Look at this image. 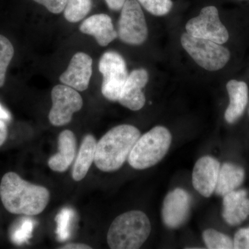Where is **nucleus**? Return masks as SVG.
Here are the masks:
<instances>
[{
    "label": "nucleus",
    "instance_id": "nucleus-1",
    "mask_svg": "<svg viewBox=\"0 0 249 249\" xmlns=\"http://www.w3.org/2000/svg\"><path fill=\"white\" fill-rule=\"evenodd\" d=\"M0 198L10 213L34 216L45 211L50 193L45 187L28 182L17 173L9 172L1 178Z\"/></svg>",
    "mask_w": 249,
    "mask_h": 249
},
{
    "label": "nucleus",
    "instance_id": "nucleus-2",
    "mask_svg": "<svg viewBox=\"0 0 249 249\" xmlns=\"http://www.w3.org/2000/svg\"><path fill=\"white\" fill-rule=\"evenodd\" d=\"M141 137L138 128L131 124L113 127L96 144L94 163L106 173L120 169Z\"/></svg>",
    "mask_w": 249,
    "mask_h": 249
},
{
    "label": "nucleus",
    "instance_id": "nucleus-3",
    "mask_svg": "<svg viewBox=\"0 0 249 249\" xmlns=\"http://www.w3.org/2000/svg\"><path fill=\"white\" fill-rule=\"evenodd\" d=\"M151 224L146 214L132 211L118 216L108 231L107 241L111 249H137L147 240Z\"/></svg>",
    "mask_w": 249,
    "mask_h": 249
},
{
    "label": "nucleus",
    "instance_id": "nucleus-4",
    "mask_svg": "<svg viewBox=\"0 0 249 249\" xmlns=\"http://www.w3.org/2000/svg\"><path fill=\"white\" fill-rule=\"evenodd\" d=\"M171 142L170 131L163 126H156L139 137L127 159L129 164L136 170L151 168L164 158Z\"/></svg>",
    "mask_w": 249,
    "mask_h": 249
},
{
    "label": "nucleus",
    "instance_id": "nucleus-5",
    "mask_svg": "<svg viewBox=\"0 0 249 249\" xmlns=\"http://www.w3.org/2000/svg\"><path fill=\"white\" fill-rule=\"evenodd\" d=\"M181 46L199 66L209 71L222 70L231 58L229 49L211 40L194 37L187 33L181 36Z\"/></svg>",
    "mask_w": 249,
    "mask_h": 249
},
{
    "label": "nucleus",
    "instance_id": "nucleus-6",
    "mask_svg": "<svg viewBox=\"0 0 249 249\" xmlns=\"http://www.w3.org/2000/svg\"><path fill=\"white\" fill-rule=\"evenodd\" d=\"M118 22V37L129 45H141L146 41L148 29L142 6L137 0H126Z\"/></svg>",
    "mask_w": 249,
    "mask_h": 249
},
{
    "label": "nucleus",
    "instance_id": "nucleus-7",
    "mask_svg": "<svg viewBox=\"0 0 249 249\" xmlns=\"http://www.w3.org/2000/svg\"><path fill=\"white\" fill-rule=\"evenodd\" d=\"M103 79L101 91L108 101L116 102L128 78L127 65L122 55L113 51L106 52L98 64Z\"/></svg>",
    "mask_w": 249,
    "mask_h": 249
},
{
    "label": "nucleus",
    "instance_id": "nucleus-8",
    "mask_svg": "<svg viewBox=\"0 0 249 249\" xmlns=\"http://www.w3.org/2000/svg\"><path fill=\"white\" fill-rule=\"evenodd\" d=\"M186 30L187 34L192 36L220 45L226 43L229 39V31L221 22L219 11L214 6L203 8L199 16L187 22Z\"/></svg>",
    "mask_w": 249,
    "mask_h": 249
},
{
    "label": "nucleus",
    "instance_id": "nucleus-9",
    "mask_svg": "<svg viewBox=\"0 0 249 249\" xmlns=\"http://www.w3.org/2000/svg\"><path fill=\"white\" fill-rule=\"evenodd\" d=\"M52 107L49 120L54 126L60 127L70 124L73 114L80 111L83 101L77 90L65 85H58L52 91Z\"/></svg>",
    "mask_w": 249,
    "mask_h": 249
},
{
    "label": "nucleus",
    "instance_id": "nucleus-10",
    "mask_svg": "<svg viewBox=\"0 0 249 249\" xmlns=\"http://www.w3.org/2000/svg\"><path fill=\"white\" fill-rule=\"evenodd\" d=\"M192 198L182 188L170 191L163 200L161 215L163 223L170 229H178L186 224L191 213Z\"/></svg>",
    "mask_w": 249,
    "mask_h": 249
},
{
    "label": "nucleus",
    "instance_id": "nucleus-11",
    "mask_svg": "<svg viewBox=\"0 0 249 249\" xmlns=\"http://www.w3.org/2000/svg\"><path fill=\"white\" fill-rule=\"evenodd\" d=\"M220 163L211 156L198 160L193 168L192 181L193 187L199 194L209 197L215 190Z\"/></svg>",
    "mask_w": 249,
    "mask_h": 249
},
{
    "label": "nucleus",
    "instance_id": "nucleus-12",
    "mask_svg": "<svg viewBox=\"0 0 249 249\" xmlns=\"http://www.w3.org/2000/svg\"><path fill=\"white\" fill-rule=\"evenodd\" d=\"M92 59L88 54L83 52L75 54L66 71L60 76V82L77 91H85L92 75Z\"/></svg>",
    "mask_w": 249,
    "mask_h": 249
},
{
    "label": "nucleus",
    "instance_id": "nucleus-13",
    "mask_svg": "<svg viewBox=\"0 0 249 249\" xmlns=\"http://www.w3.org/2000/svg\"><path fill=\"white\" fill-rule=\"evenodd\" d=\"M149 80L148 72L145 69H137L129 73L118 102L132 111L140 110L145 104L142 89Z\"/></svg>",
    "mask_w": 249,
    "mask_h": 249
},
{
    "label": "nucleus",
    "instance_id": "nucleus-14",
    "mask_svg": "<svg viewBox=\"0 0 249 249\" xmlns=\"http://www.w3.org/2000/svg\"><path fill=\"white\" fill-rule=\"evenodd\" d=\"M79 29L83 34L93 36L101 47H106L118 37L112 19L107 14L90 16L80 24Z\"/></svg>",
    "mask_w": 249,
    "mask_h": 249
},
{
    "label": "nucleus",
    "instance_id": "nucleus-15",
    "mask_svg": "<svg viewBox=\"0 0 249 249\" xmlns=\"http://www.w3.org/2000/svg\"><path fill=\"white\" fill-rule=\"evenodd\" d=\"M249 216V199L245 190L233 191L224 196L222 217L231 226L241 224Z\"/></svg>",
    "mask_w": 249,
    "mask_h": 249
},
{
    "label": "nucleus",
    "instance_id": "nucleus-16",
    "mask_svg": "<svg viewBox=\"0 0 249 249\" xmlns=\"http://www.w3.org/2000/svg\"><path fill=\"white\" fill-rule=\"evenodd\" d=\"M76 136L69 129L62 131L58 137V152L49 160L50 169L57 173H64L70 168L76 157Z\"/></svg>",
    "mask_w": 249,
    "mask_h": 249
},
{
    "label": "nucleus",
    "instance_id": "nucleus-17",
    "mask_svg": "<svg viewBox=\"0 0 249 249\" xmlns=\"http://www.w3.org/2000/svg\"><path fill=\"white\" fill-rule=\"evenodd\" d=\"M227 89L230 103L224 117L229 124H233L245 112L249 101V88L245 82L232 79L228 82Z\"/></svg>",
    "mask_w": 249,
    "mask_h": 249
},
{
    "label": "nucleus",
    "instance_id": "nucleus-18",
    "mask_svg": "<svg viewBox=\"0 0 249 249\" xmlns=\"http://www.w3.org/2000/svg\"><path fill=\"white\" fill-rule=\"evenodd\" d=\"M96 144L97 142L91 134L85 136L82 141L72 170V178L74 181H81L86 177L90 167L94 162Z\"/></svg>",
    "mask_w": 249,
    "mask_h": 249
},
{
    "label": "nucleus",
    "instance_id": "nucleus-19",
    "mask_svg": "<svg viewBox=\"0 0 249 249\" xmlns=\"http://www.w3.org/2000/svg\"><path fill=\"white\" fill-rule=\"evenodd\" d=\"M245 177V170L242 167L233 163H224L219 169L214 192L217 196H224L240 187Z\"/></svg>",
    "mask_w": 249,
    "mask_h": 249
},
{
    "label": "nucleus",
    "instance_id": "nucleus-20",
    "mask_svg": "<svg viewBox=\"0 0 249 249\" xmlns=\"http://www.w3.org/2000/svg\"><path fill=\"white\" fill-rule=\"evenodd\" d=\"M92 6V0H67L64 16L68 22H80L89 14Z\"/></svg>",
    "mask_w": 249,
    "mask_h": 249
},
{
    "label": "nucleus",
    "instance_id": "nucleus-21",
    "mask_svg": "<svg viewBox=\"0 0 249 249\" xmlns=\"http://www.w3.org/2000/svg\"><path fill=\"white\" fill-rule=\"evenodd\" d=\"M205 245L210 249H234L233 241L229 236L214 229H209L203 232Z\"/></svg>",
    "mask_w": 249,
    "mask_h": 249
},
{
    "label": "nucleus",
    "instance_id": "nucleus-22",
    "mask_svg": "<svg viewBox=\"0 0 249 249\" xmlns=\"http://www.w3.org/2000/svg\"><path fill=\"white\" fill-rule=\"evenodd\" d=\"M14 48L9 39L0 35V88L4 86L8 67L14 55Z\"/></svg>",
    "mask_w": 249,
    "mask_h": 249
},
{
    "label": "nucleus",
    "instance_id": "nucleus-23",
    "mask_svg": "<svg viewBox=\"0 0 249 249\" xmlns=\"http://www.w3.org/2000/svg\"><path fill=\"white\" fill-rule=\"evenodd\" d=\"M36 222L29 217L22 218V220L14 228L11 232V240L16 245H20L32 237Z\"/></svg>",
    "mask_w": 249,
    "mask_h": 249
},
{
    "label": "nucleus",
    "instance_id": "nucleus-24",
    "mask_svg": "<svg viewBox=\"0 0 249 249\" xmlns=\"http://www.w3.org/2000/svg\"><path fill=\"white\" fill-rule=\"evenodd\" d=\"M147 12L155 16H163L169 14L173 9L172 0H137Z\"/></svg>",
    "mask_w": 249,
    "mask_h": 249
},
{
    "label": "nucleus",
    "instance_id": "nucleus-25",
    "mask_svg": "<svg viewBox=\"0 0 249 249\" xmlns=\"http://www.w3.org/2000/svg\"><path fill=\"white\" fill-rule=\"evenodd\" d=\"M73 216V212L71 209L65 208L59 213L55 220L57 222V235L61 242L67 240L70 237V223Z\"/></svg>",
    "mask_w": 249,
    "mask_h": 249
},
{
    "label": "nucleus",
    "instance_id": "nucleus-26",
    "mask_svg": "<svg viewBox=\"0 0 249 249\" xmlns=\"http://www.w3.org/2000/svg\"><path fill=\"white\" fill-rule=\"evenodd\" d=\"M33 1L45 6L49 12L53 14H59L65 9L67 0H33Z\"/></svg>",
    "mask_w": 249,
    "mask_h": 249
},
{
    "label": "nucleus",
    "instance_id": "nucleus-27",
    "mask_svg": "<svg viewBox=\"0 0 249 249\" xmlns=\"http://www.w3.org/2000/svg\"><path fill=\"white\" fill-rule=\"evenodd\" d=\"M233 247L236 249H249V227L241 229L236 232Z\"/></svg>",
    "mask_w": 249,
    "mask_h": 249
},
{
    "label": "nucleus",
    "instance_id": "nucleus-28",
    "mask_svg": "<svg viewBox=\"0 0 249 249\" xmlns=\"http://www.w3.org/2000/svg\"><path fill=\"white\" fill-rule=\"evenodd\" d=\"M109 9L114 11H121L126 0H105Z\"/></svg>",
    "mask_w": 249,
    "mask_h": 249
},
{
    "label": "nucleus",
    "instance_id": "nucleus-29",
    "mask_svg": "<svg viewBox=\"0 0 249 249\" xmlns=\"http://www.w3.org/2000/svg\"><path fill=\"white\" fill-rule=\"evenodd\" d=\"M8 128L6 124L0 119V147L4 143L7 139Z\"/></svg>",
    "mask_w": 249,
    "mask_h": 249
},
{
    "label": "nucleus",
    "instance_id": "nucleus-30",
    "mask_svg": "<svg viewBox=\"0 0 249 249\" xmlns=\"http://www.w3.org/2000/svg\"><path fill=\"white\" fill-rule=\"evenodd\" d=\"M60 249H91L92 247L85 244L80 243H70L60 247Z\"/></svg>",
    "mask_w": 249,
    "mask_h": 249
},
{
    "label": "nucleus",
    "instance_id": "nucleus-31",
    "mask_svg": "<svg viewBox=\"0 0 249 249\" xmlns=\"http://www.w3.org/2000/svg\"><path fill=\"white\" fill-rule=\"evenodd\" d=\"M0 119L3 121H9L11 119V115L9 111L0 104Z\"/></svg>",
    "mask_w": 249,
    "mask_h": 249
},
{
    "label": "nucleus",
    "instance_id": "nucleus-32",
    "mask_svg": "<svg viewBox=\"0 0 249 249\" xmlns=\"http://www.w3.org/2000/svg\"></svg>",
    "mask_w": 249,
    "mask_h": 249
}]
</instances>
